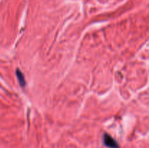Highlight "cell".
Listing matches in <instances>:
<instances>
[{"label":"cell","instance_id":"cell-1","mask_svg":"<svg viewBox=\"0 0 149 148\" xmlns=\"http://www.w3.org/2000/svg\"><path fill=\"white\" fill-rule=\"evenodd\" d=\"M103 143L109 148H119L117 142L108 133H104L103 135Z\"/></svg>","mask_w":149,"mask_h":148},{"label":"cell","instance_id":"cell-2","mask_svg":"<svg viewBox=\"0 0 149 148\" xmlns=\"http://www.w3.org/2000/svg\"><path fill=\"white\" fill-rule=\"evenodd\" d=\"M15 74H16V76H17V80H18V82L19 84H20V86L25 87L26 83V81H25V77L24 75H23V73H22L19 69H17L16 70Z\"/></svg>","mask_w":149,"mask_h":148}]
</instances>
